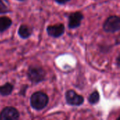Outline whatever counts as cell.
<instances>
[{"label": "cell", "mask_w": 120, "mask_h": 120, "mask_svg": "<svg viewBox=\"0 0 120 120\" xmlns=\"http://www.w3.org/2000/svg\"><path fill=\"white\" fill-rule=\"evenodd\" d=\"M49 101V98L42 91H37L32 94L30 99L31 107L35 110H41L44 109Z\"/></svg>", "instance_id": "cell-1"}, {"label": "cell", "mask_w": 120, "mask_h": 120, "mask_svg": "<svg viewBox=\"0 0 120 120\" xmlns=\"http://www.w3.org/2000/svg\"><path fill=\"white\" fill-rule=\"evenodd\" d=\"M45 70L39 65H31L29 67L27 76L28 79L33 84H39L44 82L46 79Z\"/></svg>", "instance_id": "cell-2"}, {"label": "cell", "mask_w": 120, "mask_h": 120, "mask_svg": "<svg viewBox=\"0 0 120 120\" xmlns=\"http://www.w3.org/2000/svg\"><path fill=\"white\" fill-rule=\"evenodd\" d=\"M103 29L108 33H115L120 30V18L117 15L108 17L103 25Z\"/></svg>", "instance_id": "cell-3"}, {"label": "cell", "mask_w": 120, "mask_h": 120, "mask_svg": "<svg viewBox=\"0 0 120 120\" xmlns=\"http://www.w3.org/2000/svg\"><path fill=\"white\" fill-rule=\"evenodd\" d=\"M65 97L67 103L72 106H80L84 102V97L72 89L68 90L65 92Z\"/></svg>", "instance_id": "cell-4"}, {"label": "cell", "mask_w": 120, "mask_h": 120, "mask_svg": "<svg viewBox=\"0 0 120 120\" xmlns=\"http://www.w3.org/2000/svg\"><path fill=\"white\" fill-rule=\"evenodd\" d=\"M19 117L18 110L11 106L4 108L0 112V120H15Z\"/></svg>", "instance_id": "cell-5"}, {"label": "cell", "mask_w": 120, "mask_h": 120, "mask_svg": "<svg viewBox=\"0 0 120 120\" xmlns=\"http://www.w3.org/2000/svg\"><path fill=\"white\" fill-rule=\"evenodd\" d=\"M84 19V15L80 11L71 13L68 16V27L70 29H76L80 27Z\"/></svg>", "instance_id": "cell-6"}, {"label": "cell", "mask_w": 120, "mask_h": 120, "mask_svg": "<svg viewBox=\"0 0 120 120\" xmlns=\"http://www.w3.org/2000/svg\"><path fill=\"white\" fill-rule=\"evenodd\" d=\"M46 32L49 36L53 38H58L65 33V25L63 23L49 25L46 27Z\"/></svg>", "instance_id": "cell-7"}, {"label": "cell", "mask_w": 120, "mask_h": 120, "mask_svg": "<svg viewBox=\"0 0 120 120\" xmlns=\"http://www.w3.org/2000/svg\"><path fill=\"white\" fill-rule=\"evenodd\" d=\"M18 33L20 38L23 39H26L31 37L32 34V29L30 27L27 26V25L22 24L19 27Z\"/></svg>", "instance_id": "cell-8"}, {"label": "cell", "mask_w": 120, "mask_h": 120, "mask_svg": "<svg viewBox=\"0 0 120 120\" xmlns=\"http://www.w3.org/2000/svg\"><path fill=\"white\" fill-rule=\"evenodd\" d=\"M12 20L7 16L0 17V32H4L8 30L12 25Z\"/></svg>", "instance_id": "cell-9"}, {"label": "cell", "mask_w": 120, "mask_h": 120, "mask_svg": "<svg viewBox=\"0 0 120 120\" xmlns=\"http://www.w3.org/2000/svg\"><path fill=\"white\" fill-rule=\"evenodd\" d=\"M14 86L12 84L7 82L3 85L0 86V95L2 96H10L13 91Z\"/></svg>", "instance_id": "cell-10"}, {"label": "cell", "mask_w": 120, "mask_h": 120, "mask_svg": "<svg viewBox=\"0 0 120 120\" xmlns=\"http://www.w3.org/2000/svg\"><path fill=\"white\" fill-rule=\"evenodd\" d=\"M100 101V94L98 91H94L92 92L89 98H88V101L91 105H96Z\"/></svg>", "instance_id": "cell-11"}, {"label": "cell", "mask_w": 120, "mask_h": 120, "mask_svg": "<svg viewBox=\"0 0 120 120\" xmlns=\"http://www.w3.org/2000/svg\"><path fill=\"white\" fill-rule=\"evenodd\" d=\"M9 12L7 6L4 4L2 0H0V14H5Z\"/></svg>", "instance_id": "cell-12"}, {"label": "cell", "mask_w": 120, "mask_h": 120, "mask_svg": "<svg viewBox=\"0 0 120 120\" xmlns=\"http://www.w3.org/2000/svg\"><path fill=\"white\" fill-rule=\"evenodd\" d=\"M54 1L58 4H65L68 2H69L70 0H54Z\"/></svg>", "instance_id": "cell-13"}, {"label": "cell", "mask_w": 120, "mask_h": 120, "mask_svg": "<svg viewBox=\"0 0 120 120\" xmlns=\"http://www.w3.org/2000/svg\"><path fill=\"white\" fill-rule=\"evenodd\" d=\"M117 65L120 67V56H118L117 58Z\"/></svg>", "instance_id": "cell-14"}, {"label": "cell", "mask_w": 120, "mask_h": 120, "mask_svg": "<svg viewBox=\"0 0 120 120\" xmlns=\"http://www.w3.org/2000/svg\"><path fill=\"white\" fill-rule=\"evenodd\" d=\"M17 1H25V0H17Z\"/></svg>", "instance_id": "cell-15"}]
</instances>
